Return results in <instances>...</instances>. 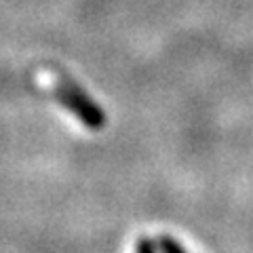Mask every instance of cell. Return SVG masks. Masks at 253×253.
Instances as JSON below:
<instances>
[{
    "instance_id": "6da1fadb",
    "label": "cell",
    "mask_w": 253,
    "mask_h": 253,
    "mask_svg": "<svg viewBox=\"0 0 253 253\" xmlns=\"http://www.w3.org/2000/svg\"><path fill=\"white\" fill-rule=\"evenodd\" d=\"M53 84H55L53 93H55V97H57V101L63 108H68L86 129H91V131L104 129L106 126V112L95 104V101L89 97V93H84L72 78L57 76Z\"/></svg>"
},
{
    "instance_id": "7a4b0ae2",
    "label": "cell",
    "mask_w": 253,
    "mask_h": 253,
    "mask_svg": "<svg viewBox=\"0 0 253 253\" xmlns=\"http://www.w3.org/2000/svg\"><path fill=\"white\" fill-rule=\"evenodd\" d=\"M158 251L161 253H188V249L181 245L179 241H175L173 236L169 234H163V236H158Z\"/></svg>"
},
{
    "instance_id": "3957f363",
    "label": "cell",
    "mask_w": 253,
    "mask_h": 253,
    "mask_svg": "<svg viewBox=\"0 0 253 253\" xmlns=\"http://www.w3.org/2000/svg\"><path fill=\"white\" fill-rule=\"evenodd\" d=\"M135 253H161L158 251V243L148 239V236H141L135 243Z\"/></svg>"
}]
</instances>
